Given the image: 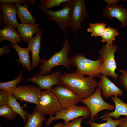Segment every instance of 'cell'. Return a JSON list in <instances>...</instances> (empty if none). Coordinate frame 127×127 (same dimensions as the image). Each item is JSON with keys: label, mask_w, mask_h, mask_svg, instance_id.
<instances>
[{"label": "cell", "mask_w": 127, "mask_h": 127, "mask_svg": "<svg viewBox=\"0 0 127 127\" xmlns=\"http://www.w3.org/2000/svg\"><path fill=\"white\" fill-rule=\"evenodd\" d=\"M60 80L63 85L83 99L92 95L97 87L98 82L94 77L84 75L75 71L65 72L61 75Z\"/></svg>", "instance_id": "obj_1"}, {"label": "cell", "mask_w": 127, "mask_h": 127, "mask_svg": "<svg viewBox=\"0 0 127 127\" xmlns=\"http://www.w3.org/2000/svg\"><path fill=\"white\" fill-rule=\"evenodd\" d=\"M71 49V45L67 38L64 41L63 47L59 52H56L49 59H41V65L39 67L40 73L46 75L51 71L54 67L58 66H64L70 69L71 65V59L68 57Z\"/></svg>", "instance_id": "obj_2"}, {"label": "cell", "mask_w": 127, "mask_h": 127, "mask_svg": "<svg viewBox=\"0 0 127 127\" xmlns=\"http://www.w3.org/2000/svg\"><path fill=\"white\" fill-rule=\"evenodd\" d=\"M71 65L76 67L75 72L84 75L94 78H99L103 64L102 59L99 57L96 60L86 58L81 53H78L71 58Z\"/></svg>", "instance_id": "obj_3"}, {"label": "cell", "mask_w": 127, "mask_h": 127, "mask_svg": "<svg viewBox=\"0 0 127 127\" xmlns=\"http://www.w3.org/2000/svg\"><path fill=\"white\" fill-rule=\"evenodd\" d=\"M118 49V46L113 44H104L99 51V57L102 60L101 73L105 76L111 77L114 81L117 82L119 76L115 73L117 66L115 59V53Z\"/></svg>", "instance_id": "obj_4"}, {"label": "cell", "mask_w": 127, "mask_h": 127, "mask_svg": "<svg viewBox=\"0 0 127 127\" xmlns=\"http://www.w3.org/2000/svg\"><path fill=\"white\" fill-rule=\"evenodd\" d=\"M62 109L58 99L51 90L41 91L38 103L34 111L38 112L43 116L47 115L49 117Z\"/></svg>", "instance_id": "obj_5"}, {"label": "cell", "mask_w": 127, "mask_h": 127, "mask_svg": "<svg viewBox=\"0 0 127 127\" xmlns=\"http://www.w3.org/2000/svg\"><path fill=\"white\" fill-rule=\"evenodd\" d=\"M62 4V8L56 11L47 10L44 8L40 3L37 4V6L45 13L46 18L55 22L59 25L60 29L66 33V30L70 27V12L71 1Z\"/></svg>", "instance_id": "obj_6"}, {"label": "cell", "mask_w": 127, "mask_h": 127, "mask_svg": "<svg viewBox=\"0 0 127 127\" xmlns=\"http://www.w3.org/2000/svg\"><path fill=\"white\" fill-rule=\"evenodd\" d=\"M91 112L87 106L73 105L65 109H62L56 112L54 116L50 117L47 119L45 125L48 127L52 121L58 119L64 120L65 124H67L71 120L81 117H83L87 119L90 117Z\"/></svg>", "instance_id": "obj_7"}, {"label": "cell", "mask_w": 127, "mask_h": 127, "mask_svg": "<svg viewBox=\"0 0 127 127\" xmlns=\"http://www.w3.org/2000/svg\"><path fill=\"white\" fill-rule=\"evenodd\" d=\"M71 4L70 27L76 37L82 23L88 18L89 15L84 0H71Z\"/></svg>", "instance_id": "obj_8"}, {"label": "cell", "mask_w": 127, "mask_h": 127, "mask_svg": "<svg viewBox=\"0 0 127 127\" xmlns=\"http://www.w3.org/2000/svg\"><path fill=\"white\" fill-rule=\"evenodd\" d=\"M102 91L99 88L96 87L95 92L91 96L86 99H83L81 102L85 105L90 110L91 115L90 118L94 120L97 114L100 111L107 110L113 112L115 106L110 105L103 99Z\"/></svg>", "instance_id": "obj_9"}, {"label": "cell", "mask_w": 127, "mask_h": 127, "mask_svg": "<svg viewBox=\"0 0 127 127\" xmlns=\"http://www.w3.org/2000/svg\"><path fill=\"white\" fill-rule=\"evenodd\" d=\"M51 91L57 97L63 109L76 105L83 99L64 86L57 85Z\"/></svg>", "instance_id": "obj_10"}, {"label": "cell", "mask_w": 127, "mask_h": 127, "mask_svg": "<svg viewBox=\"0 0 127 127\" xmlns=\"http://www.w3.org/2000/svg\"><path fill=\"white\" fill-rule=\"evenodd\" d=\"M41 91L35 86L21 85L16 87L12 94L21 102H26L37 105Z\"/></svg>", "instance_id": "obj_11"}, {"label": "cell", "mask_w": 127, "mask_h": 127, "mask_svg": "<svg viewBox=\"0 0 127 127\" xmlns=\"http://www.w3.org/2000/svg\"><path fill=\"white\" fill-rule=\"evenodd\" d=\"M61 71H59L48 75H43L40 73L28 78L25 82H31L36 83L40 90H51L52 87L55 85L64 86L60 80Z\"/></svg>", "instance_id": "obj_12"}, {"label": "cell", "mask_w": 127, "mask_h": 127, "mask_svg": "<svg viewBox=\"0 0 127 127\" xmlns=\"http://www.w3.org/2000/svg\"><path fill=\"white\" fill-rule=\"evenodd\" d=\"M103 16L109 20L116 18L121 23V28L127 26V8L122 4H107L103 9Z\"/></svg>", "instance_id": "obj_13"}, {"label": "cell", "mask_w": 127, "mask_h": 127, "mask_svg": "<svg viewBox=\"0 0 127 127\" xmlns=\"http://www.w3.org/2000/svg\"><path fill=\"white\" fill-rule=\"evenodd\" d=\"M98 82L97 87L102 91V95L105 99L111 96H121L123 94L122 90L111 81L107 76L101 74Z\"/></svg>", "instance_id": "obj_14"}, {"label": "cell", "mask_w": 127, "mask_h": 127, "mask_svg": "<svg viewBox=\"0 0 127 127\" xmlns=\"http://www.w3.org/2000/svg\"><path fill=\"white\" fill-rule=\"evenodd\" d=\"M0 10L2 12V19L4 24L16 28L19 24L17 18L16 4L0 2Z\"/></svg>", "instance_id": "obj_15"}, {"label": "cell", "mask_w": 127, "mask_h": 127, "mask_svg": "<svg viewBox=\"0 0 127 127\" xmlns=\"http://www.w3.org/2000/svg\"><path fill=\"white\" fill-rule=\"evenodd\" d=\"M44 30L42 29L35 36L28 40V45L27 48L31 52L32 55V67L34 69L37 67L41 60L40 59L39 53L42 44L41 40L44 32Z\"/></svg>", "instance_id": "obj_16"}, {"label": "cell", "mask_w": 127, "mask_h": 127, "mask_svg": "<svg viewBox=\"0 0 127 127\" xmlns=\"http://www.w3.org/2000/svg\"><path fill=\"white\" fill-rule=\"evenodd\" d=\"M110 97L115 104V110L111 112L107 111L104 114L103 116L99 119L110 116L117 119L121 115L127 116V104L123 102L118 96H111Z\"/></svg>", "instance_id": "obj_17"}, {"label": "cell", "mask_w": 127, "mask_h": 127, "mask_svg": "<svg viewBox=\"0 0 127 127\" xmlns=\"http://www.w3.org/2000/svg\"><path fill=\"white\" fill-rule=\"evenodd\" d=\"M38 24H31L25 23L19 24L17 28L22 39L26 43H28V40L33 37V35L37 33L41 30Z\"/></svg>", "instance_id": "obj_18"}, {"label": "cell", "mask_w": 127, "mask_h": 127, "mask_svg": "<svg viewBox=\"0 0 127 127\" xmlns=\"http://www.w3.org/2000/svg\"><path fill=\"white\" fill-rule=\"evenodd\" d=\"M22 40L17 30L12 26H5L0 30V43L7 40L16 44Z\"/></svg>", "instance_id": "obj_19"}, {"label": "cell", "mask_w": 127, "mask_h": 127, "mask_svg": "<svg viewBox=\"0 0 127 127\" xmlns=\"http://www.w3.org/2000/svg\"><path fill=\"white\" fill-rule=\"evenodd\" d=\"M10 46L16 51L19 57V58L16 60L18 63L21 64L23 69L26 68L29 72L31 71L32 68L31 64L29 55V51L27 48L21 47L17 44L10 43Z\"/></svg>", "instance_id": "obj_20"}, {"label": "cell", "mask_w": 127, "mask_h": 127, "mask_svg": "<svg viewBox=\"0 0 127 127\" xmlns=\"http://www.w3.org/2000/svg\"><path fill=\"white\" fill-rule=\"evenodd\" d=\"M16 5L17 15L21 23L36 24L37 20L29 11L28 4L22 6L20 4L16 3Z\"/></svg>", "instance_id": "obj_21"}, {"label": "cell", "mask_w": 127, "mask_h": 127, "mask_svg": "<svg viewBox=\"0 0 127 127\" xmlns=\"http://www.w3.org/2000/svg\"><path fill=\"white\" fill-rule=\"evenodd\" d=\"M8 99L7 105L16 114L19 115L23 119L24 123L27 119V112L17 101L12 93L8 94Z\"/></svg>", "instance_id": "obj_22"}, {"label": "cell", "mask_w": 127, "mask_h": 127, "mask_svg": "<svg viewBox=\"0 0 127 127\" xmlns=\"http://www.w3.org/2000/svg\"><path fill=\"white\" fill-rule=\"evenodd\" d=\"M27 122L24 127H42L45 119L38 111H34L32 114H27Z\"/></svg>", "instance_id": "obj_23"}, {"label": "cell", "mask_w": 127, "mask_h": 127, "mask_svg": "<svg viewBox=\"0 0 127 127\" xmlns=\"http://www.w3.org/2000/svg\"><path fill=\"white\" fill-rule=\"evenodd\" d=\"M23 71H21L18 77L12 81L0 83V89L7 92L8 94L12 93L17 85L23 80L22 76Z\"/></svg>", "instance_id": "obj_24"}, {"label": "cell", "mask_w": 127, "mask_h": 127, "mask_svg": "<svg viewBox=\"0 0 127 127\" xmlns=\"http://www.w3.org/2000/svg\"><path fill=\"white\" fill-rule=\"evenodd\" d=\"M123 118L118 120H115L112 117L107 116L103 118L102 119L106 120V122L102 123H95L90 120L87 121L90 127H117L119 124L123 120Z\"/></svg>", "instance_id": "obj_25"}, {"label": "cell", "mask_w": 127, "mask_h": 127, "mask_svg": "<svg viewBox=\"0 0 127 127\" xmlns=\"http://www.w3.org/2000/svg\"><path fill=\"white\" fill-rule=\"evenodd\" d=\"M106 24L104 23H90L89 27L87 29V31L91 33L92 36L102 37L106 28Z\"/></svg>", "instance_id": "obj_26"}, {"label": "cell", "mask_w": 127, "mask_h": 127, "mask_svg": "<svg viewBox=\"0 0 127 127\" xmlns=\"http://www.w3.org/2000/svg\"><path fill=\"white\" fill-rule=\"evenodd\" d=\"M119 35L117 29L110 26L106 28L103 35L102 38V43L106 42L109 45L113 44V41H115L116 37Z\"/></svg>", "instance_id": "obj_27"}, {"label": "cell", "mask_w": 127, "mask_h": 127, "mask_svg": "<svg viewBox=\"0 0 127 127\" xmlns=\"http://www.w3.org/2000/svg\"><path fill=\"white\" fill-rule=\"evenodd\" d=\"M0 116L7 120H12L17 116L16 113L7 104L0 106Z\"/></svg>", "instance_id": "obj_28"}, {"label": "cell", "mask_w": 127, "mask_h": 127, "mask_svg": "<svg viewBox=\"0 0 127 127\" xmlns=\"http://www.w3.org/2000/svg\"><path fill=\"white\" fill-rule=\"evenodd\" d=\"M71 0H41V3L45 9L50 8L55 6H61L62 4L65 2H69Z\"/></svg>", "instance_id": "obj_29"}, {"label": "cell", "mask_w": 127, "mask_h": 127, "mask_svg": "<svg viewBox=\"0 0 127 127\" xmlns=\"http://www.w3.org/2000/svg\"><path fill=\"white\" fill-rule=\"evenodd\" d=\"M84 119L83 117L77 118L67 124H64L61 127H86L82 126L81 124Z\"/></svg>", "instance_id": "obj_30"}, {"label": "cell", "mask_w": 127, "mask_h": 127, "mask_svg": "<svg viewBox=\"0 0 127 127\" xmlns=\"http://www.w3.org/2000/svg\"><path fill=\"white\" fill-rule=\"evenodd\" d=\"M121 72L119 76V82L120 85L124 87L127 92V69L120 70Z\"/></svg>", "instance_id": "obj_31"}, {"label": "cell", "mask_w": 127, "mask_h": 127, "mask_svg": "<svg viewBox=\"0 0 127 127\" xmlns=\"http://www.w3.org/2000/svg\"><path fill=\"white\" fill-rule=\"evenodd\" d=\"M8 99V93L1 90L0 91V106L7 104Z\"/></svg>", "instance_id": "obj_32"}, {"label": "cell", "mask_w": 127, "mask_h": 127, "mask_svg": "<svg viewBox=\"0 0 127 127\" xmlns=\"http://www.w3.org/2000/svg\"><path fill=\"white\" fill-rule=\"evenodd\" d=\"M0 2L9 3L28 4L27 0H0Z\"/></svg>", "instance_id": "obj_33"}, {"label": "cell", "mask_w": 127, "mask_h": 127, "mask_svg": "<svg viewBox=\"0 0 127 127\" xmlns=\"http://www.w3.org/2000/svg\"><path fill=\"white\" fill-rule=\"evenodd\" d=\"M11 50L9 47L7 45L2 46L0 48V56L2 55H6L10 52Z\"/></svg>", "instance_id": "obj_34"}, {"label": "cell", "mask_w": 127, "mask_h": 127, "mask_svg": "<svg viewBox=\"0 0 127 127\" xmlns=\"http://www.w3.org/2000/svg\"><path fill=\"white\" fill-rule=\"evenodd\" d=\"M118 127H127V116L123 118V120L119 124Z\"/></svg>", "instance_id": "obj_35"}, {"label": "cell", "mask_w": 127, "mask_h": 127, "mask_svg": "<svg viewBox=\"0 0 127 127\" xmlns=\"http://www.w3.org/2000/svg\"><path fill=\"white\" fill-rule=\"evenodd\" d=\"M119 1H126V0H104V1L107 3V4H113L117 5L118 2Z\"/></svg>", "instance_id": "obj_36"}, {"label": "cell", "mask_w": 127, "mask_h": 127, "mask_svg": "<svg viewBox=\"0 0 127 127\" xmlns=\"http://www.w3.org/2000/svg\"><path fill=\"white\" fill-rule=\"evenodd\" d=\"M28 4L30 5H34L37 1L36 0H27Z\"/></svg>", "instance_id": "obj_37"}, {"label": "cell", "mask_w": 127, "mask_h": 127, "mask_svg": "<svg viewBox=\"0 0 127 127\" xmlns=\"http://www.w3.org/2000/svg\"><path fill=\"white\" fill-rule=\"evenodd\" d=\"M64 124L61 123H60L56 124L54 126L52 127H61Z\"/></svg>", "instance_id": "obj_38"}, {"label": "cell", "mask_w": 127, "mask_h": 127, "mask_svg": "<svg viewBox=\"0 0 127 127\" xmlns=\"http://www.w3.org/2000/svg\"><path fill=\"white\" fill-rule=\"evenodd\" d=\"M2 13H1L0 12V24L1 26H3V24L2 20Z\"/></svg>", "instance_id": "obj_39"}, {"label": "cell", "mask_w": 127, "mask_h": 127, "mask_svg": "<svg viewBox=\"0 0 127 127\" xmlns=\"http://www.w3.org/2000/svg\"><path fill=\"white\" fill-rule=\"evenodd\" d=\"M0 127H1V126Z\"/></svg>", "instance_id": "obj_40"}]
</instances>
